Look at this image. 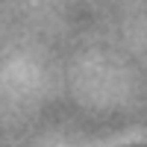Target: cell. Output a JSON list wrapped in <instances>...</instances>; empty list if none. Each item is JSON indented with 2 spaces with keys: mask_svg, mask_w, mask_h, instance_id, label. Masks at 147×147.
<instances>
[]
</instances>
